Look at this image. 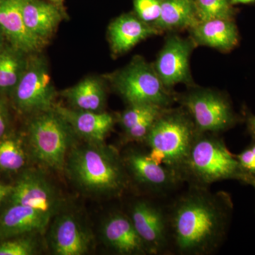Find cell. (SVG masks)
<instances>
[{"mask_svg": "<svg viewBox=\"0 0 255 255\" xmlns=\"http://www.w3.org/2000/svg\"><path fill=\"white\" fill-rule=\"evenodd\" d=\"M224 191L188 186L167 202L171 252L177 255H211L227 237L233 212Z\"/></svg>", "mask_w": 255, "mask_h": 255, "instance_id": "obj_1", "label": "cell"}, {"mask_svg": "<svg viewBox=\"0 0 255 255\" xmlns=\"http://www.w3.org/2000/svg\"><path fill=\"white\" fill-rule=\"evenodd\" d=\"M64 170L79 191L92 197L116 199L130 189L122 155L105 142H77L69 152Z\"/></svg>", "mask_w": 255, "mask_h": 255, "instance_id": "obj_2", "label": "cell"}, {"mask_svg": "<svg viewBox=\"0 0 255 255\" xmlns=\"http://www.w3.org/2000/svg\"><path fill=\"white\" fill-rule=\"evenodd\" d=\"M181 177L184 184L210 188L215 182L237 180L255 189V178L241 168L219 134L198 132Z\"/></svg>", "mask_w": 255, "mask_h": 255, "instance_id": "obj_3", "label": "cell"}, {"mask_svg": "<svg viewBox=\"0 0 255 255\" xmlns=\"http://www.w3.org/2000/svg\"><path fill=\"white\" fill-rule=\"evenodd\" d=\"M198 132L184 107H168L157 116L142 145L151 159L172 169L182 179L183 167Z\"/></svg>", "mask_w": 255, "mask_h": 255, "instance_id": "obj_4", "label": "cell"}, {"mask_svg": "<svg viewBox=\"0 0 255 255\" xmlns=\"http://www.w3.org/2000/svg\"><path fill=\"white\" fill-rule=\"evenodd\" d=\"M27 133L31 157L47 168L64 170L69 152L78 137L54 108L34 114Z\"/></svg>", "mask_w": 255, "mask_h": 255, "instance_id": "obj_5", "label": "cell"}, {"mask_svg": "<svg viewBox=\"0 0 255 255\" xmlns=\"http://www.w3.org/2000/svg\"><path fill=\"white\" fill-rule=\"evenodd\" d=\"M108 77L128 105L147 104L168 108L176 102L177 93L164 87L153 65L142 57H134L125 68Z\"/></svg>", "mask_w": 255, "mask_h": 255, "instance_id": "obj_6", "label": "cell"}, {"mask_svg": "<svg viewBox=\"0 0 255 255\" xmlns=\"http://www.w3.org/2000/svg\"><path fill=\"white\" fill-rule=\"evenodd\" d=\"M176 102L187 111L199 132L220 135L241 120L228 96L217 90L194 85L187 92L177 94Z\"/></svg>", "mask_w": 255, "mask_h": 255, "instance_id": "obj_7", "label": "cell"}, {"mask_svg": "<svg viewBox=\"0 0 255 255\" xmlns=\"http://www.w3.org/2000/svg\"><path fill=\"white\" fill-rule=\"evenodd\" d=\"M121 155L130 188H136L141 196L167 200L184 184L174 171L151 159L147 149L132 146Z\"/></svg>", "mask_w": 255, "mask_h": 255, "instance_id": "obj_8", "label": "cell"}, {"mask_svg": "<svg viewBox=\"0 0 255 255\" xmlns=\"http://www.w3.org/2000/svg\"><path fill=\"white\" fill-rule=\"evenodd\" d=\"M166 201L140 196L130 203L127 212L150 255H172Z\"/></svg>", "mask_w": 255, "mask_h": 255, "instance_id": "obj_9", "label": "cell"}, {"mask_svg": "<svg viewBox=\"0 0 255 255\" xmlns=\"http://www.w3.org/2000/svg\"><path fill=\"white\" fill-rule=\"evenodd\" d=\"M56 95L44 57L31 54L22 76L11 95L19 113L36 114L53 110Z\"/></svg>", "mask_w": 255, "mask_h": 255, "instance_id": "obj_10", "label": "cell"}, {"mask_svg": "<svg viewBox=\"0 0 255 255\" xmlns=\"http://www.w3.org/2000/svg\"><path fill=\"white\" fill-rule=\"evenodd\" d=\"M7 199L10 204L28 206L53 218L62 211L63 206L54 185L43 172L35 169L23 171Z\"/></svg>", "mask_w": 255, "mask_h": 255, "instance_id": "obj_11", "label": "cell"}, {"mask_svg": "<svg viewBox=\"0 0 255 255\" xmlns=\"http://www.w3.org/2000/svg\"><path fill=\"white\" fill-rule=\"evenodd\" d=\"M196 46L191 38H182L174 32L167 36L155 63L152 64L166 88L173 91V87L178 84L194 86L189 60Z\"/></svg>", "mask_w": 255, "mask_h": 255, "instance_id": "obj_12", "label": "cell"}, {"mask_svg": "<svg viewBox=\"0 0 255 255\" xmlns=\"http://www.w3.org/2000/svg\"><path fill=\"white\" fill-rule=\"evenodd\" d=\"M48 243L55 255H82L91 250L93 237L78 216L61 211L54 216Z\"/></svg>", "mask_w": 255, "mask_h": 255, "instance_id": "obj_13", "label": "cell"}, {"mask_svg": "<svg viewBox=\"0 0 255 255\" xmlns=\"http://www.w3.org/2000/svg\"><path fill=\"white\" fill-rule=\"evenodd\" d=\"M101 240L107 249L120 255H150L127 213L114 211L106 216L100 228Z\"/></svg>", "mask_w": 255, "mask_h": 255, "instance_id": "obj_14", "label": "cell"}, {"mask_svg": "<svg viewBox=\"0 0 255 255\" xmlns=\"http://www.w3.org/2000/svg\"><path fill=\"white\" fill-rule=\"evenodd\" d=\"M54 110L85 141L102 142L117 123V116L108 112H93L55 105Z\"/></svg>", "mask_w": 255, "mask_h": 255, "instance_id": "obj_15", "label": "cell"}, {"mask_svg": "<svg viewBox=\"0 0 255 255\" xmlns=\"http://www.w3.org/2000/svg\"><path fill=\"white\" fill-rule=\"evenodd\" d=\"M21 14L26 28L43 43L52 36L67 18L63 6L48 0H21Z\"/></svg>", "mask_w": 255, "mask_h": 255, "instance_id": "obj_16", "label": "cell"}, {"mask_svg": "<svg viewBox=\"0 0 255 255\" xmlns=\"http://www.w3.org/2000/svg\"><path fill=\"white\" fill-rule=\"evenodd\" d=\"M21 0H0V29L9 44L28 55L34 54L45 43L33 36L23 21Z\"/></svg>", "mask_w": 255, "mask_h": 255, "instance_id": "obj_17", "label": "cell"}, {"mask_svg": "<svg viewBox=\"0 0 255 255\" xmlns=\"http://www.w3.org/2000/svg\"><path fill=\"white\" fill-rule=\"evenodd\" d=\"M162 33L155 26L144 22L134 12L116 18L108 29L111 50L114 55L124 54L140 41Z\"/></svg>", "mask_w": 255, "mask_h": 255, "instance_id": "obj_18", "label": "cell"}, {"mask_svg": "<svg viewBox=\"0 0 255 255\" xmlns=\"http://www.w3.org/2000/svg\"><path fill=\"white\" fill-rule=\"evenodd\" d=\"M52 218L28 206L10 204L0 216V241L30 233H43Z\"/></svg>", "mask_w": 255, "mask_h": 255, "instance_id": "obj_19", "label": "cell"}, {"mask_svg": "<svg viewBox=\"0 0 255 255\" xmlns=\"http://www.w3.org/2000/svg\"><path fill=\"white\" fill-rule=\"evenodd\" d=\"M196 46H204L229 53L238 46L239 31L235 20L217 19L199 21L189 30Z\"/></svg>", "mask_w": 255, "mask_h": 255, "instance_id": "obj_20", "label": "cell"}, {"mask_svg": "<svg viewBox=\"0 0 255 255\" xmlns=\"http://www.w3.org/2000/svg\"><path fill=\"white\" fill-rule=\"evenodd\" d=\"M72 108L87 112H105L107 91L100 79L87 78L60 92Z\"/></svg>", "mask_w": 255, "mask_h": 255, "instance_id": "obj_21", "label": "cell"}, {"mask_svg": "<svg viewBox=\"0 0 255 255\" xmlns=\"http://www.w3.org/2000/svg\"><path fill=\"white\" fill-rule=\"evenodd\" d=\"M199 22L194 0H162L160 15L154 26L163 33L189 30Z\"/></svg>", "mask_w": 255, "mask_h": 255, "instance_id": "obj_22", "label": "cell"}, {"mask_svg": "<svg viewBox=\"0 0 255 255\" xmlns=\"http://www.w3.org/2000/svg\"><path fill=\"white\" fill-rule=\"evenodd\" d=\"M28 54L11 45L0 50V95H11L22 76Z\"/></svg>", "mask_w": 255, "mask_h": 255, "instance_id": "obj_23", "label": "cell"}, {"mask_svg": "<svg viewBox=\"0 0 255 255\" xmlns=\"http://www.w3.org/2000/svg\"><path fill=\"white\" fill-rule=\"evenodd\" d=\"M27 159V151L23 137L11 131L0 139V172H19L24 168Z\"/></svg>", "mask_w": 255, "mask_h": 255, "instance_id": "obj_24", "label": "cell"}, {"mask_svg": "<svg viewBox=\"0 0 255 255\" xmlns=\"http://www.w3.org/2000/svg\"><path fill=\"white\" fill-rule=\"evenodd\" d=\"M199 21L208 20H235L238 12L231 0H194Z\"/></svg>", "mask_w": 255, "mask_h": 255, "instance_id": "obj_25", "label": "cell"}, {"mask_svg": "<svg viewBox=\"0 0 255 255\" xmlns=\"http://www.w3.org/2000/svg\"><path fill=\"white\" fill-rule=\"evenodd\" d=\"M34 233L23 235L0 242V255H33L39 252V242Z\"/></svg>", "mask_w": 255, "mask_h": 255, "instance_id": "obj_26", "label": "cell"}, {"mask_svg": "<svg viewBox=\"0 0 255 255\" xmlns=\"http://www.w3.org/2000/svg\"><path fill=\"white\" fill-rule=\"evenodd\" d=\"M164 108L158 106L147 104L128 105L127 108L117 116V122L120 125L123 132H125L144 119L159 113Z\"/></svg>", "mask_w": 255, "mask_h": 255, "instance_id": "obj_27", "label": "cell"}, {"mask_svg": "<svg viewBox=\"0 0 255 255\" xmlns=\"http://www.w3.org/2000/svg\"><path fill=\"white\" fill-rule=\"evenodd\" d=\"M134 13L144 22L154 26L158 20L162 0H132Z\"/></svg>", "mask_w": 255, "mask_h": 255, "instance_id": "obj_28", "label": "cell"}, {"mask_svg": "<svg viewBox=\"0 0 255 255\" xmlns=\"http://www.w3.org/2000/svg\"><path fill=\"white\" fill-rule=\"evenodd\" d=\"M243 170L255 178V140L238 155H236Z\"/></svg>", "mask_w": 255, "mask_h": 255, "instance_id": "obj_29", "label": "cell"}, {"mask_svg": "<svg viewBox=\"0 0 255 255\" xmlns=\"http://www.w3.org/2000/svg\"><path fill=\"white\" fill-rule=\"evenodd\" d=\"M10 113L9 105L4 96L0 95V139L11 132L10 130Z\"/></svg>", "mask_w": 255, "mask_h": 255, "instance_id": "obj_30", "label": "cell"}, {"mask_svg": "<svg viewBox=\"0 0 255 255\" xmlns=\"http://www.w3.org/2000/svg\"><path fill=\"white\" fill-rule=\"evenodd\" d=\"M246 124L248 132L253 137V140H255V115L251 113L246 114Z\"/></svg>", "mask_w": 255, "mask_h": 255, "instance_id": "obj_31", "label": "cell"}, {"mask_svg": "<svg viewBox=\"0 0 255 255\" xmlns=\"http://www.w3.org/2000/svg\"><path fill=\"white\" fill-rule=\"evenodd\" d=\"M13 185H7V184L0 183V204L7 199L12 191Z\"/></svg>", "mask_w": 255, "mask_h": 255, "instance_id": "obj_32", "label": "cell"}, {"mask_svg": "<svg viewBox=\"0 0 255 255\" xmlns=\"http://www.w3.org/2000/svg\"><path fill=\"white\" fill-rule=\"evenodd\" d=\"M231 2L233 6L238 4H255V0H231Z\"/></svg>", "mask_w": 255, "mask_h": 255, "instance_id": "obj_33", "label": "cell"}, {"mask_svg": "<svg viewBox=\"0 0 255 255\" xmlns=\"http://www.w3.org/2000/svg\"><path fill=\"white\" fill-rule=\"evenodd\" d=\"M6 38L5 37L4 33L1 31V30L0 29V50L2 49L5 46H6V43H5V41H6Z\"/></svg>", "mask_w": 255, "mask_h": 255, "instance_id": "obj_34", "label": "cell"}, {"mask_svg": "<svg viewBox=\"0 0 255 255\" xmlns=\"http://www.w3.org/2000/svg\"><path fill=\"white\" fill-rule=\"evenodd\" d=\"M48 1H51L54 4L60 5V6H63L64 0H48Z\"/></svg>", "mask_w": 255, "mask_h": 255, "instance_id": "obj_35", "label": "cell"}]
</instances>
